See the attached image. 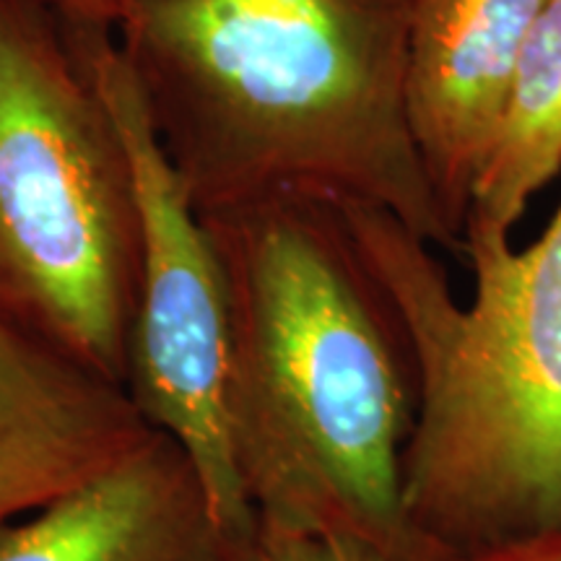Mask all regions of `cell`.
<instances>
[{
	"instance_id": "3957f363",
	"label": "cell",
	"mask_w": 561,
	"mask_h": 561,
	"mask_svg": "<svg viewBox=\"0 0 561 561\" xmlns=\"http://www.w3.org/2000/svg\"><path fill=\"white\" fill-rule=\"evenodd\" d=\"M409 333L419 405L403 517L424 561L561 525V203L525 250L466 224L473 297L458 305L432 244L369 203L333 201Z\"/></svg>"
},
{
	"instance_id": "9c48e42d",
	"label": "cell",
	"mask_w": 561,
	"mask_h": 561,
	"mask_svg": "<svg viewBox=\"0 0 561 561\" xmlns=\"http://www.w3.org/2000/svg\"><path fill=\"white\" fill-rule=\"evenodd\" d=\"M561 170V0L538 19L517 66L500 136L473 185L466 224L510 234Z\"/></svg>"
},
{
	"instance_id": "7c38bea8",
	"label": "cell",
	"mask_w": 561,
	"mask_h": 561,
	"mask_svg": "<svg viewBox=\"0 0 561 561\" xmlns=\"http://www.w3.org/2000/svg\"><path fill=\"white\" fill-rule=\"evenodd\" d=\"M301 559L305 561H390L375 546L364 543L354 536H322L314 541L301 543Z\"/></svg>"
},
{
	"instance_id": "7a4b0ae2",
	"label": "cell",
	"mask_w": 561,
	"mask_h": 561,
	"mask_svg": "<svg viewBox=\"0 0 561 561\" xmlns=\"http://www.w3.org/2000/svg\"><path fill=\"white\" fill-rule=\"evenodd\" d=\"M115 37L201 216L354 201L460 250L409 123V0H149Z\"/></svg>"
},
{
	"instance_id": "5b68a950",
	"label": "cell",
	"mask_w": 561,
	"mask_h": 561,
	"mask_svg": "<svg viewBox=\"0 0 561 561\" xmlns=\"http://www.w3.org/2000/svg\"><path fill=\"white\" fill-rule=\"evenodd\" d=\"M66 30L136 170L144 257L123 390L144 424L187 455L231 549L244 551L257 538V517L231 442V301L219 250L161 151L115 32Z\"/></svg>"
},
{
	"instance_id": "8fae6325",
	"label": "cell",
	"mask_w": 561,
	"mask_h": 561,
	"mask_svg": "<svg viewBox=\"0 0 561 561\" xmlns=\"http://www.w3.org/2000/svg\"><path fill=\"white\" fill-rule=\"evenodd\" d=\"M447 561H561V525L486 549L458 553Z\"/></svg>"
},
{
	"instance_id": "4fadbf2b",
	"label": "cell",
	"mask_w": 561,
	"mask_h": 561,
	"mask_svg": "<svg viewBox=\"0 0 561 561\" xmlns=\"http://www.w3.org/2000/svg\"><path fill=\"white\" fill-rule=\"evenodd\" d=\"M234 561H305L301 559V543L294 541H278V538H268L257 533L255 543L240 551Z\"/></svg>"
},
{
	"instance_id": "30bf717a",
	"label": "cell",
	"mask_w": 561,
	"mask_h": 561,
	"mask_svg": "<svg viewBox=\"0 0 561 561\" xmlns=\"http://www.w3.org/2000/svg\"><path fill=\"white\" fill-rule=\"evenodd\" d=\"M37 3L68 26H100L117 32V26L149 0H37Z\"/></svg>"
},
{
	"instance_id": "6da1fadb",
	"label": "cell",
	"mask_w": 561,
	"mask_h": 561,
	"mask_svg": "<svg viewBox=\"0 0 561 561\" xmlns=\"http://www.w3.org/2000/svg\"><path fill=\"white\" fill-rule=\"evenodd\" d=\"M203 221L229 286L231 442L257 533L424 561L401 500L416 362L339 206L278 195Z\"/></svg>"
},
{
	"instance_id": "8992f818",
	"label": "cell",
	"mask_w": 561,
	"mask_h": 561,
	"mask_svg": "<svg viewBox=\"0 0 561 561\" xmlns=\"http://www.w3.org/2000/svg\"><path fill=\"white\" fill-rule=\"evenodd\" d=\"M551 0H409L405 100L419 157L462 242L517 66Z\"/></svg>"
},
{
	"instance_id": "ba28073f",
	"label": "cell",
	"mask_w": 561,
	"mask_h": 561,
	"mask_svg": "<svg viewBox=\"0 0 561 561\" xmlns=\"http://www.w3.org/2000/svg\"><path fill=\"white\" fill-rule=\"evenodd\" d=\"M149 434L123 385L0 320V525L94 479Z\"/></svg>"
},
{
	"instance_id": "52a82bcc",
	"label": "cell",
	"mask_w": 561,
	"mask_h": 561,
	"mask_svg": "<svg viewBox=\"0 0 561 561\" xmlns=\"http://www.w3.org/2000/svg\"><path fill=\"white\" fill-rule=\"evenodd\" d=\"M193 462L164 434L0 525V561H234Z\"/></svg>"
},
{
	"instance_id": "277c9868",
	"label": "cell",
	"mask_w": 561,
	"mask_h": 561,
	"mask_svg": "<svg viewBox=\"0 0 561 561\" xmlns=\"http://www.w3.org/2000/svg\"><path fill=\"white\" fill-rule=\"evenodd\" d=\"M140 257L107 100L55 13L0 0V320L123 385Z\"/></svg>"
}]
</instances>
